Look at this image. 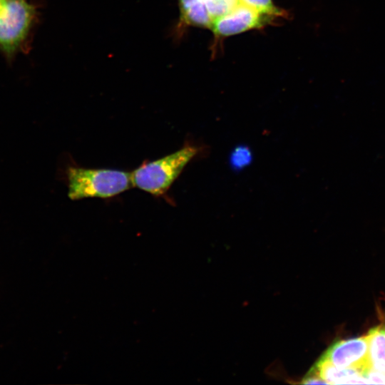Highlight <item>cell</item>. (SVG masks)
I'll list each match as a JSON object with an SVG mask.
<instances>
[{
	"mask_svg": "<svg viewBox=\"0 0 385 385\" xmlns=\"http://www.w3.org/2000/svg\"><path fill=\"white\" fill-rule=\"evenodd\" d=\"M66 173L68 196L72 200L110 198L133 186L131 173L124 170L70 166Z\"/></svg>",
	"mask_w": 385,
	"mask_h": 385,
	"instance_id": "6da1fadb",
	"label": "cell"
},
{
	"mask_svg": "<svg viewBox=\"0 0 385 385\" xmlns=\"http://www.w3.org/2000/svg\"><path fill=\"white\" fill-rule=\"evenodd\" d=\"M197 148L186 145L159 159L143 163L131 173L133 185L153 196L165 195Z\"/></svg>",
	"mask_w": 385,
	"mask_h": 385,
	"instance_id": "7a4b0ae2",
	"label": "cell"
},
{
	"mask_svg": "<svg viewBox=\"0 0 385 385\" xmlns=\"http://www.w3.org/2000/svg\"><path fill=\"white\" fill-rule=\"evenodd\" d=\"M36 14L27 0H0V48L13 56L24 43Z\"/></svg>",
	"mask_w": 385,
	"mask_h": 385,
	"instance_id": "3957f363",
	"label": "cell"
},
{
	"mask_svg": "<svg viewBox=\"0 0 385 385\" xmlns=\"http://www.w3.org/2000/svg\"><path fill=\"white\" fill-rule=\"evenodd\" d=\"M321 357L336 367L363 371L370 364L367 335L337 341Z\"/></svg>",
	"mask_w": 385,
	"mask_h": 385,
	"instance_id": "277c9868",
	"label": "cell"
},
{
	"mask_svg": "<svg viewBox=\"0 0 385 385\" xmlns=\"http://www.w3.org/2000/svg\"><path fill=\"white\" fill-rule=\"evenodd\" d=\"M262 25V14L240 4L230 13L215 19L210 28L220 36L237 34Z\"/></svg>",
	"mask_w": 385,
	"mask_h": 385,
	"instance_id": "5b68a950",
	"label": "cell"
},
{
	"mask_svg": "<svg viewBox=\"0 0 385 385\" xmlns=\"http://www.w3.org/2000/svg\"><path fill=\"white\" fill-rule=\"evenodd\" d=\"M313 367L328 384H369L361 369L338 368L322 357Z\"/></svg>",
	"mask_w": 385,
	"mask_h": 385,
	"instance_id": "8992f818",
	"label": "cell"
},
{
	"mask_svg": "<svg viewBox=\"0 0 385 385\" xmlns=\"http://www.w3.org/2000/svg\"><path fill=\"white\" fill-rule=\"evenodd\" d=\"M366 335L370 364L375 368L385 369V325L371 329Z\"/></svg>",
	"mask_w": 385,
	"mask_h": 385,
	"instance_id": "52a82bcc",
	"label": "cell"
},
{
	"mask_svg": "<svg viewBox=\"0 0 385 385\" xmlns=\"http://www.w3.org/2000/svg\"><path fill=\"white\" fill-rule=\"evenodd\" d=\"M181 18L188 24L211 26L212 19L203 0H199L186 9L181 11Z\"/></svg>",
	"mask_w": 385,
	"mask_h": 385,
	"instance_id": "ba28073f",
	"label": "cell"
},
{
	"mask_svg": "<svg viewBox=\"0 0 385 385\" xmlns=\"http://www.w3.org/2000/svg\"><path fill=\"white\" fill-rule=\"evenodd\" d=\"M212 21L236 8L240 0H203Z\"/></svg>",
	"mask_w": 385,
	"mask_h": 385,
	"instance_id": "9c48e42d",
	"label": "cell"
},
{
	"mask_svg": "<svg viewBox=\"0 0 385 385\" xmlns=\"http://www.w3.org/2000/svg\"><path fill=\"white\" fill-rule=\"evenodd\" d=\"M240 4L253 9L262 15H277L278 14V10L274 6L272 0H240Z\"/></svg>",
	"mask_w": 385,
	"mask_h": 385,
	"instance_id": "30bf717a",
	"label": "cell"
},
{
	"mask_svg": "<svg viewBox=\"0 0 385 385\" xmlns=\"http://www.w3.org/2000/svg\"><path fill=\"white\" fill-rule=\"evenodd\" d=\"M251 160V154L247 148L239 147L232 154L231 162L236 168L247 165Z\"/></svg>",
	"mask_w": 385,
	"mask_h": 385,
	"instance_id": "8fae6325",
	"label": "cell"
},
{
	"mask_svg": "<svg viewBox=\"0 0 385 385\" xmlns=\"http://www.w3.org/2000/svg\"><path fill=\"white\" fill-rule=\"evenodd\" d=\"M302 383L304 384H327L314 367L310 369L309 372L302 379Z\"/></svg>",
	"mask_w": 385,
	"mask_h": 385,
	"instance_id": "7c38bea8",
	"label": "cell"
}]
</instances>
